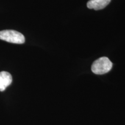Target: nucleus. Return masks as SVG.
<instances>
[{"label": "nucleus", "mask_w": 125, "mask_h": 125, "mask_svg": "<svg viewBox=\"0 0 125 125\" xmlns=\"http://www.w3.org/2000/svg\"><path fill=\"white\" fill-rule=\"evenodd\" d=\"M112 62L106 57L98 59L94 62L92 65V71L94 74L102 75L106 74L111 70Z\"/></svg>", "instance_id": "1"}, {"label": "nucleus", "mask_w": 125, "mask_h": 125, "mask_svg": "<svg viewBox=\"0 0 125 125\" xmlns=\"http://www.w3.org/2000/svg\"><path fill=\"white\" fill-rule=\"evenodd\" d=\"M0 40L16 44H22L25 42V38L22 34L11 30L0 31Z\"/></svg>", "instance_id": "2"}, {"label": "nucleus", "mask_w": 125, "mask_h": 125, "mask_svg": "<svg viewBox=\"0 0 125 125\" xmlns=\"http://www.w3.org/2000/svg\"><path fill=\"white\" fill-rule=\"evenodd\" d=\"M12 82V75L6 71L0 72V91L3 92Z\"/></svg>", "instance_id": "3"}, {"label": "nucleus", "mask_w": 125, "mask_h": 125, "mask_svg": "<svg viewBox=\"0 0 125 125\" xmlns=\"http://www.w3.org/2000/svg\"><path fill=\"white\" fill-rule=\"evenodd\" d=\"M111 1V0H90L87 2V7L89 9L100 10L107 7Z\"/></svg>", "instance_id": "4"}]
</instances>
